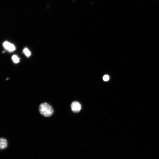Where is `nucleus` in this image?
Masks as SVG:
<instances>
[{
    "label": "nucleus",
    "mask_w": 159,
    "mask_h": 159,
    "mask_svg": "<svg viewBox=\"0 0 159 159\" xmlns=\"http://www.w3.org/2000/svg\"><path fill=\"white\" fill-rule=\"evenodd\" d=\"M12 59L15 63H18L19 62V58L16 55H14L12 56Z\"/></svg>",
    "instance_id": "obj_5"
},
{
    "label": "nucleus",
    "mask_w": 159,
    "mask_h": 159,
    "mask_svg": "<svg viewBox=\"0 0 159 159\" xmlns=\"http://www.w3.org/2000/svg\"><path fill=\"white\" fill-rule=\"evenodd\" d=\"M103 78L104 81H107L109 80V77L108 75H106L104 76Z\"/></svg>",
    "instance_id": "obj_7"
},
{
    "label": "nucleus",
    "mask_w": 159,
    "mask_h": 159,
    "mask_svg": "<svg viewBox=\"0 0 159 159\" xmlns=\"http://www.w3.org/2000/svg\"><path fill=\"white\" fill-rule=\"evenodd\" d=\"M71 108L73 112L75 113H78L80 112L81 109V106L78 102L74 101L72 103Z\"/></svg>",
    "instance_id": "obj_2"
},
{
    "label": "nucleus",
    "mask_w": 159,
    "mask_h": 159,
    "mask_svg": "<svg viewBox=\"0 0 159 159\" xmlns=\"http://www.w3.org/2000/svg\"><path fill=\"white\" fill-rule=\"evenodd\" d=\"M23 52L24 54L27 57H29L31 55L30 51L27 48H24L23 50Z\"/></svg>",
    "instance_id": "obj_6"
},
{
    "label": "nucleus",
    "mask_w": 159,
    "mask_h": 159,
    "mask_svg": "<svg viewBox=\"0 0 159 159\" xmlns=\"http://www.w3.org/2000/svg\"><path fill=\"white\" fill-rule=\"evenodd\" d=\"M3 45L6 49L10 52L14 51L16 50L15 46L7 41L5 42L3 44Z\"/></svg>",
    "instance_id": "obj_3"
},
{
    "label": "nucleus",
    "mask_w": 159,
    "mask_h": 159,
    "mask_svg": "<svg viewBox=\"0 0 159 159\" xmlns=\"http://www.w3.org/2000/svg\"><path fill=\"white\" fill-rule=\"evenodd\" d=\"M39 111L42 115L45 117L51 116L54 112L51 106L46 103H42L40 105Z\"/></svg>",
    "instance_id": "obj_1"
},
{
    "label": "nucleus",
    "mask_w": 159,
    "mask_h": 159,
    "mask_svg": "<svg viewBox=\"0 0 159 159\" xmlns=\"http://www.w3.org/2000/svg\"><path fill=\"white\" fill-rule=\"evenodd\" d=\"M7 140L3 138H1L0 140V148L3 150L7 147Z\"/></svg>",
    "instance_id": "obj_4"
}]
</instances>
